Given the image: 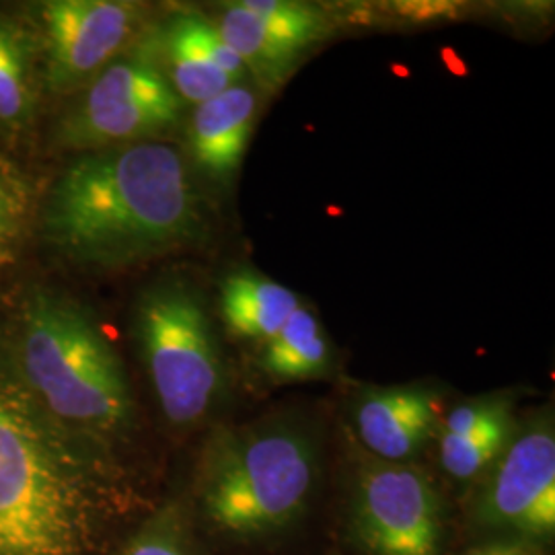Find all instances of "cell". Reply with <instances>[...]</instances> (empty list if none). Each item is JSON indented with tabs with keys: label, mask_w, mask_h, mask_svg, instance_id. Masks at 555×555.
I'll use <instances>...</instances> for the list:
<instances>
[{
	"label": "cell",
	"mask_w": 555,
	"mask_h": 555,
	"mask_svg": "<svg viewBox=\"0 0 555 555\" xmlns=\"http://www.w3.org/2000/svg\"><path fill=\"white\" fill-rule=\"evenodd\" d=\"M46 227L66 256L101 268L157 258L206 233L181 155L149 140L75 160L52 190Z\"/></svg>",
	"instance_id": "obj_1"
},
{
	"label": "cell",
	"mask_w": 555,
	"mask_h": 555,
	"mask_svg": "<svg viewBox=\"0 0 555 555\" xmlns=\"http://www.w3.org/2000/svg\"><path fill=\"white\" fill-rule=\"evenodd\" d=\"M107 474L80 430L0 375V555H91Z\"/></svg>",
	"instance_id": "obj_2"
},
{
	"label": "cell",
	"mask_w": 555,
	"mask_h": 555,
	"mask_svg": "<svg viewBox=\"0 0 555 555\" xmlns=\"http://www.w3.org/2000/svg\"><path fill=\"white\" fill-rule=\"evenodd\" d=\"M315 437L293 420L220 428L204 453L199 502L224 533L258 537L305 511L318 477Z\"/></svg>",
	"instance_id": "obj_3"
},
{
	"label": "cell",
	"mask_w": 555,
	"mask_h": 555,
	"mask_svg": "<svg viewBox=\"0 0 555 555\" xmlns=\"http://www.w3.org/2000/svg\"><path fill=\"white\" fill-rule=\"evenodd\" d=\"M21 380L77 430L112 435L130 426L134 401L116 350L80 307L36 297L21 334Z\"/></svg>",
	"instance_id": "obj_4"
},
{
	"label": "cell",
	"mask_w": 555,
	"mask_h": 555,
	"mask_svg": "<svg viewBox=\"0 0 555 555\" xmlns=\"http://www.w3.org/2000/svg\"><path fill=\"white\" fill-rule=\"evenodd\" d=\"M137 334L167 420L188 426L206 416L224 393L227 371L198 291L183 280L151 286L137 307Z\"/></svg>",
	"instance_id": "obj_5"
},
{
	"label": "cell",
	"mask_w": 555,
	"mask_h": 555,
	"mask_svg": "<svg viewBox=\"0 0 555 555\" xmlns=\"http://www.w3.org/2000/svg\"><path fill=\"white\" fill-rule=\"evenodd\" d=\"M352 529L371 555H438L442 516L430 477L412 463L360 459Z\"/></svg>",
	"instance_id": "obj_6"
},
{
	"label": "cell",
	"mask_w": 555,
	"mask_h": 555,
	"mask_svg": "<svg viewBox=\"0 0 555 555\" xmlns=\"http://www.w3.org/2000/svg\"><path fill=\"white\" fill-rule=\"evenodd\" d=\"M181 98L149 60H116L89 85L66 121V142L107 149L155 139L178 124Z\"/></svg>",
	"instance_id": "obj_7"
},
{
	"label": "cell",
	"mask_w": 555,
	"mask_h": 555,
	"mask_svg": "<svg viewBox=\"0 0 555 555\" xmlns=\"http://www.w3.org/2000/svg\"><path fill=\"white\" fill-rule=\"evenodd\" d=\"M212 23L263 91L282 87L334 29L319 7L297 0L229 2Z\"/></svg>",
	"instance_id": "obj_8"
},
{
	"label": "cell",
	"mask_w": 555,
	"mask_h": 555,
	"mask_svg": "<svg viewBox=\"0 0 555 555\" xmlns=\"http://www.w3.org/2000/svg\"><path fill=\"white\" fill-rule=\"evenodd\" d=\"M479 522L522 539L555 531V433L552 416L513 435L479 500Z\"/></svg>",
	"instance_id": "obj_9"
},
{
	"label": "cell",
	"mask_w": 555,
	"mask_h": 555,
	"mask_svg": "<svg viewBox=\"0 0 555 555\" xmlns=\"http://www.w3.org/2000/svg\"><path fill=\"white\" fill-rule=\"evenodd\" d=\"M50 80L66 89L101 73L139 25V7L116 0H56L46 4Z\"/></svg>",
	"instance_id": "obj_10"
},
{
	"label": "cell",
	"mask_w": 555,
	"mask_h": 555,
	"mask_svg": "<svg viewBox=\"0 0 555 555\" xmlns=\"http://www.w3.org/2000/svg\"><path fill=\"white\" fill-rule=\"evenodd\" d=\"M358 438L373 456L408 463L440 426V399L417 385L362 391L354 410Z\"/></svg>",
	"instance_id": "obj_11"
},
{
	"label": "cell",
	"mask_w": 555,
	"mask_h": 555,
	"mask_svg": "<svg viewBox=\"0 0 555 555\" xmlns=\"http://www.w3.org/2000/svg\"><path fill=\"white\" fill-rule=\"evenodd\" d=\"M169 75L181 101L202 103L247 79V68L217 25L202 15H179L163 36Z\"/></svg>",
	"instance_id": "obj_12"
},
{
	"label": "cell",
	"mask_w": 555,
	"mask_h": 555,
	"mask_svg": "<svg viewBox=\"0 0 555 555\" xmlns=\"http://www.w3.org/2000/svg\"><path fill=\"white\" fill-rule=\"evenodd\" d=\"M258 109V93L247 82L233 85L196 105L190 121V149L206 176L219 181L237 176Z\"/></svg>",
	"instance_id": "obj_13"
},
{
	"label": "cell",
	"mask_w": 555,
	"mask_h": 555,
	"mask_svg": "<svg viewBox=\"0 0 555 555\" xmlns=\"http://www.w3.org/2000/svg\"><path fill=\"white\" fill-rule=\"evenodd\" d=\"M300 307V298L284 284L238 268L222 280L220 315L229 334L245 341L268 344Z\"/></svg>",
	"instance_id": "obj_14"
},
{
	"label": "cell",
	"mask_w": 555,
	"mask_h": 555,
	"mask_svg": "<svg viewBox=\"0 0 555 555\" xmlns=\"http://www.w3.org/2000/svg\"><path fill=\"white\" fill-rule=\"evenodd\" d=\"M332 346L318 315L300 302L259 358L261 371L278 383L325 377L332 369Z\"/></svg>",
	"instance_id": "obj_15"
},
{
	"label": "cell",
	"mask_w": 555,
	"mask_h": 555,
	"mask_svg": "<svg viewBox=\"0 0 555 555\" xmlns=\"http://www.w3.org/2000/svg\"><path fill=\"white\" fill-rule=\"evenodd\" d=\"M513 435V414L496 417L465 435H440V463L456 479H472L496 461Z\"/></svg>",
	"instance_id": "obj_16"
},
{
	"label": "cell",
	"mask_w": 555,
	"mask_h": 555,
	"mask_svg": "<svg viewBox=\"0 0 555 555\" xmlns=\"http://www.w3.org/2000/svg\"><path fill=\"white\" fill-rule=\"evenodd\" d=\"M27 56L20 36L0 25V119L17 121L29 105Z\"/></svg>",
	"instance_id": "obj_17"
},
{
	"label": "cell",
	"mask_w": 555,
	"mask_h": 555,
	"mask_svg": "<svg viewBox=\"0 0 555 555\" xmlns=\"http://www.w3.org/2000/svg\"><path fill=\"white\" fill-rule=\"evenodd\" d=\"M121 555H194L188 525L178 506L163 508L142 525Z\"/></svg>",
	"instance_id": "obj_18"
},
{
	"label": "cell",
	"mask_w": 555,
	"mask_h": 555,
	"mask_svg": "<svg viewBox=\"0 0 555 555\" xmlns=\"http://www.w3.org/2000/svg\"><path fill=\"white\" fill-rule=\"evenodd\" d=\"M513 414V401L502 396L479 397L461 403L444 417L440 435H465L500 416Z\"/></svg>",
	"instance_id": "obj_19"
},
{
	"label": "cell",
	"mask_w": 555,
	"mask_h": 555,
	"mask_svg": "<svg viewBox=\"0 0 555 555\" xmlns=\"http://www.w3.org/2000/svg\"><path fill=\"white\" fill-rule=\"evenodd\" d=\"M23 219V199L15 183L0 176V266H4L15 247Z\"/></svg>",
	"instance_id": "obj_20"
},
{
	"label": "cell",
	"mask_w": 555,
	"mask_h": 555,
	"mask_svg": "<svg viewBox=\"0 0 555 555\" xmlns=\"http://www.w3.org/2000/svg\"><path fill=\"white\" fill-rule=\"evenodd\" d=\"M467 555H541V550L529 539H516V541L490 543V545H483Z\"/></svg>",
	"instance_id": "obj_21"
}]
</instances>
